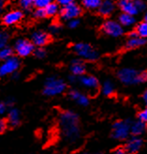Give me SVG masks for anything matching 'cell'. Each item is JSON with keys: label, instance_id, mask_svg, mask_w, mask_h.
Listing matches in <instances>:
<instances>
[{"label": "cell", "instance_id": "cell-1", "mask_svg": "<svg viewBox=\"0 0 147 154\" xmlns=\"http://www.w3.org/2000/svg\"><path fill=\"white\" fill-rule=\"evenodd\" d=\"M59 128L63 139L68 144H74L81 135L79 116L74 111L66 110L59 115Z\"/></svg>", "mask_w": 147, "mask_h": 154}, {"label": "cell", "instance_id": "cell-2", "mask_svg": "<svg viewBox=\"0 0 147 154\" xmlns=\"http://www.w3.org/2000/svg\"><path fill=\"white\" fill-rule=\"evenodd\" d=\"M117 77L121 83L127 86L142 84L147 81V72H139L134 69L123 68L117 72Z\"/></svg>", "mask_w": 147, "mask_h": 154}, {"label": "cell", "instance_id": "cell-3", "mask_svg": "<svg viewBox=\"0 0 147 154\" xmlns=\"http://www.w3.org/2000/svg\"><path fill=\"white\" fill-rule=\"evenodd\" d=\"M67 88V84L63 79L56 76H50L44 82L43 94L48 97H55L62 94Z\"/></svg>", "mask_w": 147, "mask_h": 154}, {"label": "cell", "instance_id": "cell-4", "mask_svg": "<svg viewBox=\"0 0 147 154\" xmlns=\"http://www.w3.org/2000/svg\"><path fill=\"white\" fill-rule=\"evenodd\" d=\"M73 51L81 58L88 61H95L98 58V51L89 43L78 42L73 45Z\"/></svg>", "mask_w": 147, "mask_h": 154}, {"label": "cell", "instance_id": "cell-5", "mask_svg": "<svg viewBox=\"0 0 147 154\" xmlns=\"http://www.w3.org/2000/svg\"><path fill=\"white\" fill-rule=\"evenodd\" d=\"M130 124L131 122L128 119L114 122L112 128V137L118 141L128 139L130 134Z\"/></svg>", "mask_w": 147, "mask_h": 154}, {"label": "cell", "instance_id": "cell-6", "mask_svg": "<svg viewBox=\"0 0 147 154\" xmlns=\"http://www.w3.org/2000/svg\"><path fill=\"white\" fill-rule=\"evenodd\" d=\"M12 49L19 57H26L30 56L34 52L35 46L29 40H26V38H18L14 42Z\"/></svg>", "mask_w": 147, "mask_h": 154}, {"label": "cell", "instance_id": "cell-7", "mask_svg": "<svg viewBox=\"0 0 147 154\" xmlns=\"http://www.w3.org/2000/svg\"><path fill=\"white\" fill-rule=\"evenodd\" d=\"M102 31L110 37L118 38L124 34V27L119 24L118 21L107 20L102 25Z\"/></svg>", "mask_w": 147, "mask_h": 154}, {"label": "cell", "instance_id": "cell-8", "mask_svg": "<svg viewBox=\"0 0 147 154\" xmlns=\"http://www.w3.org/2000/svg\"><path fill=\"white\" fill-rule=\"evenodd\" d=\"M20 60L15 57H11L4 60L2 64L0 65V76H6V75H11L13 72H17L20 68Z\"/></svg>", "mask_w": 147, "mask_h": 154}, {"label": "cell", "instance_id": "cell-9", "mask_svg": "<svg viewBox=\"0 0 147 154\" xmlns=\"http://www.w3.org/2000/svg\"><path fill=\"white\" fill-rule=\"evenodd\" d=\"M81 13H82L81 7L75 3L63 7L59 11L61 18L63 20H67V21L78 18L81 15Z\"/></svg>", "mask_w": 147, "mask_h": 154}, {"label": "cell", "instance_id": "cell-10", "mask_svg": "<svg viewBox=\"0 0 147 154\" xmlns=\"http://www.w3.org/2000/svg\"><path fill=\"white\" fill-rule=\"evenodd\" d=\"M24 18V13L20 10H11L6 12L2 16L3 25L7 26H10L17 25Z\"/></svg>", "mask_w": 147, "mask_h": 154}, {"label": "cell", "instance_id": "cell-11", "mask_svg": "<svg viewBox=\"0 0 147 154\" xmlns=\"http://www.w3.org/2000/svg\"><path fill=\"white\" fill-rule=\"evenodd\" d=\"M78 81L82 87L89 90H97L99 86L97 77L89 74H83L82 76H79Z\"/></svg>", "mask_w": 147, "mask_h": 154}, {"label": "cell", "instance_id": "cell-12", "mask_svg": "<svg viewBox=\"0 0 147 154\" xmlns=\"http://www.w3.org/2000/svg\"><path fill=\"white\" fill-rule=\"evenodd\" d=\"M50 41V36L43 30H37L31 35V42L37 47H43Z\"/></svg>", "mask_w": 147, "mask_h": 154}, {"label": "cell", "instance_id": "cell-13", "mask_svg": "<svg viewBox=\"0 0 147 154\" xmlns=\"http://www.w3.org/2000/svg\"><path fill=\"white\" fill-rule=\"evenodd\" d=\"M143 145V141L140 136L132 135L127 140L125 145V149L128 152V154H135L140 150Z\"/></svg>", "mask_w": 147, "mask_h": 154}, {"label": "cell", "instance_id": "cell-14", "mask_svg": "<svg viewBox=\"0 0 147 154\" xmlns=\"http://www.w3.org/2000/svg\"><path fill=\"white\" fill-rule=\"evenodd\" d=\"M98 11L102 16H110L115 11V3L113 0H102Z\"/></svg>", "mask_w": 147, "mask_h": 154}, {"label": "cell", "instance_id": "cell-15", "mask_svg": "<svg viewBox=\"0 0 147 154\" xmlns=\"http://www.w3.org/2000/svg\"><path fill=\"white\" fill-rule=\"evenodd\" d=\"M69 69H70L71 74L79 77L86 73V66L82 59H73L70 63V66H69Z\"/></svg>", "mask_w": 147, "mask_h": 154}, {"label": "cell", "instance_id": "cell-16", "mask_svg": "<svg viewBox=\"0 0 147 154\" xmlns=\"http://www.w3.org/2000/svg\"><path fill=\"white\" fill-rule=\"evenodd\" d=\"M69 97H70L72 101H74L76 103H78L81 106H87L89 104V98L79 90H71L69 92Z\"/></svg>", "mask_w": 147, "mask_h": 154}, {"label": "cell", "instance_id": "cell-17", "mask_svg": "<svg viewBox=\"0 0 147 154\" xmlns=\"http://www.w3.org/2000/svg\"><path fill=\"white\" fill-rule=\"evenodd\" d=\"M146 131V123L137 120L130 124V134L134 136H141Z\"/></svg>", "mask_w": 147, "mask_h": 154}, {"label": "cell", "instance_id": "cell-18", "mask_svg": "<svg viewBox=\"0 0 147 154\" xmlns=\"http://www.w3.org/2000/svg\"><path fill=\"white\" fill-rule=\"evenodd\" d=\"M146 42V40L143 38L139 37L138 35L133 36V37H128V40L126 43L127 49H136L141 47V46L144 45Z\"/></svg>", "mask_w": 147, "mask_h": 154}, {"label": "cell", "instance_id": "cell-19", "mask_svg": "<svg viewBox=\"0 0 147 154\" xmlns=\"http://www.w3.org/2000/svg\"><path fill=\"white\" fill-rule=\"evenodd\" d=\"M120 9L122 12L127 13L129 15H133L135 16L136 14L139 13V11L134 4V1H122L120 2Z\"/></svg>", "mask_w": 147, "mask_h": 154}, {"label": "cell", "instance_id": "cell-20", "mask_svg": "<svg viewBox=\"0 0 147 154\" xmlns=\"http://www.w3.org/2000/svg\"><path fill=\"white\" fill-rule=\"evenodd\" d=\"M118 22L123 27H130L135 25L136 19L133 15H129V14L122 12L118 17Z\"/></svg>", "mask_w": 147, "mask_h": 154}, {"label": "cell", "instance_id": "cell-21", "mask_svg": "<svg viewBox=\"0 0 147 154\" xmlns=\"http://www.w3.org/2000/svg\"><path fill=\"white\" fill-rule=\"evenodd\" d=\"M8 119H9V122L11 126H18L21 122V114L20 111L16 108H11L9 110V113H8Z\"/></svg>", "mask_w": 147, "mask_h": 154}, {"label": "cell", "instance_id": "cell-22", "mask_svg": "<svg viewBox=\"0 0 147 154\" xmlns=\"http://www.w3.org/2000/svg\"><path fill=\"white\" fill-rule=\"evenodd\" d=\"M44 10H45V12H46V15H47V17H53V16H56V15H57L59 13L60 8H59V5L57 3L52 2L46 8H44Z\"/></svg>", "mask_w": 147, "mask_h": 154}, {"label": "cell", "instance_id": "cell-23", "mask_svg": "<svg viewBox=\"0 0 147 154\" xmlns=\"http://www.w3.org/2000/svg\"><path fill=\"white\" fill-rule=\"evenodd\" d=\"M101 1L102 0H82V4L86 9L90 10V11H94V10L98 9Z\"/></svg>", "mask_w": 147, "mask_h": 154}, {"label": "cell", "instance_id": "cell-24", "mask_svg": "<svg viewBox=\"0 0 147 154\" xmlns=\"http://www.w3.org/2000/svg\"><path fill=\"white\" fill-rule=\"evenodd\" d=\"M101 91H102L103 95H105V96H111V95H112L114 93V86H113V84L111 81H109V80L105 81L102 84Z\"/></svg>", "mask_w": 147, "mask_h": 154}, {"label": "cell", "instance_id": "cell-25", "mask_svg": "<svg viewBox=\"0 0 147 154\" xmlns=\"http://www.w3.org/2000/svg\"><path fill=\"white\" fill-rule=\"evenodd\" d=\"M137 35L141 38H147V22L143 21L140 23L137 26H136V31Z\"/></svg>", "mask_w": 147, "mask_h": 154}, {"label": "cell", "instance_id": "cell-26", "mask_svg": "<svg viewBox=\"0 0 147 154\" xmlns=\"http://www.w3.org/2000/svg\"><path fill=\"white\" fill-rule=\"evenodd\" d=\"M13 56V49L9 47V46H5L2 49H0V60H6Z\"/></svg>", "mask_w": 147, "mask_h": 154}, {"label": "cell", "instance_id": "cell-27", "mask_svg": "<svg viewBox=\"0 0 147 154\" xmlns=\"http://www.w3.org/2000/svg\"><path fill=\"white\" fill-rule=\"evenodd\" d=\"M10 41V35L6 31H0V49L8 45Z\"/></svg>", "mask_w": 147, "mask_h": 154}, {"label": "cell", "instance_id": "cell-28", "mask_svg": "<svg viewBox=\"0 0 147 154\" xmlns=\"http://www.w3.org/2000/svg\"><path fill=\"white\" fill-rule=\"evenodd\" d=\"M19 6L25 11H29L34 6V0H19Z\"/></svg>", "mask_w": 147, "mask_h": 154}, {"label": "cell", "instance_id": "cell-29", "mask_svg": "<svg viewBox=\"0 0 147 154\" xmlns=\"http://www.w3.org/2000/svg\"><path fill=\"white\" fill-rule=\"evenodd\" d=\"M52 2V0H34V7L37 9H44Z\"/></svg>", "mask_w": 147, "mask_h": 154}, {"label": "cell", "instance_id": "cell-30", "mask_svg": "<svg viewBox=\"0 0 147 154\" xmlns=\"http://www.w3.org/2000/svg\"><path fill=\"white\" fill-rule=\"evenodd\" d=\"M33 16L36 19H44L47 17V15H46L44 9H36L33 13Z\"/></svg>", "mask_w": 147, "mask_h": 154}, {"label": "cell", "instance_id": "cell-31", "mask_svg": "<svg viewBox=\"0 0 147 154\" xmlns=\"http://www.w3.org/2000/svg\"><path fill=\"white\" fill-rule=\"evenodd\" d=\"M34 55L37 58H40V59H42L46 57V51L45 49H43L42 47H38L36 50H34Z\"/></svg>", "mask_w": 147, "mask_h": 154}, {"label": "cell", "instance_id": "cell-32", "mask_svg": "<svg viewBox=\"0 0 147 154\" xmlns=\"http://www.w3.org/2000/svg\"><path fill=\"white\" fill-rule=\"evenodd\" d=\"M60 31H61V26H60L59 24H57V23H55V24L51 25L50 27H49V32H50L51 34L56 35V34H58Z\"/></svg>", "mask_w": 147, "mask_h": 154}, {"label": "cell", "instance_id": "cell-33", "mask_svg": "<svg viewBox=\"0 0 147 154\" xmlns=\"http://www.w3.org/2000/svg\"><path fill=\"white\" fill-rule=\"evenodd\" d=\"M134 4L137 8V10L140 11H142L146 9V4L143 0H134Z\"/></svg>", "mask_w": 147, "mask_h": 154}, {"label": "cell", "instance_id": "cell-34", "mask_svg": "<svg viewBox=\"0 0 147 154\" xmlns=\"http://www.w3.org/2000/svg\"><path fill=\"white\" fill-rule=\"evenodd\" d=\"M138 119L139 120H141L144 123L147 124V106L145 107L144 109H142L140 113L138 115Z\"/></svg>", "mask_w": 147, "mask_h": 154}, {"label": "cell", "instance_id": "cell-35", "mask_svg": "<svg viewBox=\"0 0 147 154\" xmlns=\"http://www.w3.org/2000/svg\"><path fill=\"white\" fill-rule=\"evenodd\" d=\"M80 25V21L78 20V18H76V19H71V20H69L68 23V26L69 28H76V27H78V26Z\"/></svg>", "mask_w": 147, "mask_h": 154}, {"label": "cell", "instance_id": "cell-36", "mask_svg": "<svg viewBox=\"0 0 147 154\" xmlns=\"http://www.w3.org/2000/svg\"><path fill=\"white\" fill-rule=\"evenodd\" d=\"M75 2V0H56V3L59 5V6H62V7H65V6H68L69 4H72Z\"/></svg>", "mask_w": 147, "mask_h": 154}, {"label": "cell", "instance_id": "cell-37", "mask_svg": "<svg viewBox=\"0 0 147 154\" xmlns=\"http://www.w3.org/2000/svg\"><path fill=\"white\" fill-rule=\"evenodd\" d=\"M7 129V122L4 119H0V134H3Z\"/></svg>", "mask_w": 147, "mask_h": 154}, {"label": "cell", "instance_id": "cell-38", "mask_svg": "<svg viewBox=\"0 0 147 154\" xmlns=\"http://www.w3.org/2000/svg\"><path fill=\"white\" fill-rule=\"evenodd\" d=\"M112 154H128V152L125 149V148H118L113 151Z\"/></svg>", "mask_w": 147, "mask_h": 154}, {"label": "cell", "instance_id": "cell-39", "mask_svg": "<svg viewBox=\"0 0 147 154\" xmlns=\"http://www.w3.org/2000/svg\"><path fill=\"white\" fill-rule=\"evenodd\" d=\"M6 109H7V106H6L5 103L0 101V115L4 114L6 112Z\"/></svg>", "mask_w": 147, "mask_h": 154}, {"label": "cell", "instance_id": "cell-40", "mask_svg": "<svg viewBox=\"0 0 147 154\" xmlns=\"http://www.w3.org/2000/svg\"><path fill=\"white\" fill-rule=\"evenodd\" d=\"M68 81L70 82L71 84H75V83L78 82V77L71 74L70 76H68Z\"/></svg>", "mask_w": 147, "mask_h": 154}, {"label": "cell", "instance_id": "cell-41", "mask_svg": "<svg viewBox=\"0 0 147 154\" xmlns=\"http://www.w3.org/2000/svg\"><path fill=\"white\" fill-rule=\"evenodd\" d=\"M13 103H14V100H13V98H8L7 99V101L5 102V104H6V106L8 107V106H12L13 105Z\"/></svg>", "mask_w": 147, "mask_h": 154}, {"label": "cell", "instance_id": "cell-42", "mask_svg": "<svg viewBox=\"0 0 147 154\" xmlns=\"http://www.w3.org/2000/svg\"><path fill=\"white\" fill-rule=\"evenodd\" d=\"M142 99H143V102H144L145 105L147 106V89L144 91V93H143V95H142Z\"/></svg>", "mask_w": 147, "mask_h": 154}, {"label": "cell", "instance_id": "cell-43", "mask_svg": "<svg viewBox=\"0 0 147 154\" xmlns=\"http://www.w3.org/2000/svg\"><path fill=\"white\" fill-rule=\"evenodd\" d=\"M4 6H5V0H0V13L3 11Z\"/></svg>", "mask_w": 147, "mask_h": 154}, {"label": "cell", "instance_id": "cell-44", "mask_svg": "<svg viewBox=\"0 0 147 154\" xmlns=\"http://www.w3.org/2000/svg\"><path fill=\"white\" fill-rule=\"evenodd\" d=\"M11 77H12L13 79H18V78H19V73H18V72H13V73L11 74Z\"/></svg>", "mask_w": 147, "mask_h": 154}, {"label": "cell", "instance_id": "cell-45", "mask_svg": "<svg viewBox=\"0 0 147 154\" xmlns=\"http://www.w3.org/2000/svg\"><path fill=\"white\" fill-rule=\"evenodd\" d=\"M120 2H122V1H133V0H119Z\"/></svg>", "mask_w": 147, "mask_h": 154}, {"label": "cell", "instance_id": "cell-46", "mask_svg": "<svg viewBox=\"0 0 147 154\" xmlns=\"http://www.w3.org/2000/svg\"><path fill=\"white\" fill-rule=\"evenodd\" d=\"M144 21H145V22H147V13L145 14V16H144Z\"/></svg>", "mask_w": 147, "mask_h": 154}, {"label": "cell", "instance_id": "cell-47", "mask_svg": "<svg viewBox=\"0 0 147 154\" xmlns=\"http://www.w3.org/2000/svg\"><path fill=\"white\" fill-rule=\"evenodd\" d=\"M81 154H88V153H86V152H82V153H81Z\"/></svg>", "mask_w": 147, "mask_h": 154}, {"label": "cell", "instance_id": "cell-48", "mask_svg": "<svg viewBox=\"0 0 147 154\" xmlns=\"http://www.w3.org/2000/svg\"><path fill=\"white\" fill-rule=\"evenodd\" d=\"M96 154H102V153H96Z\"/></svg>", "mask_w": 147, "mask_h": 154}]
</instances>
